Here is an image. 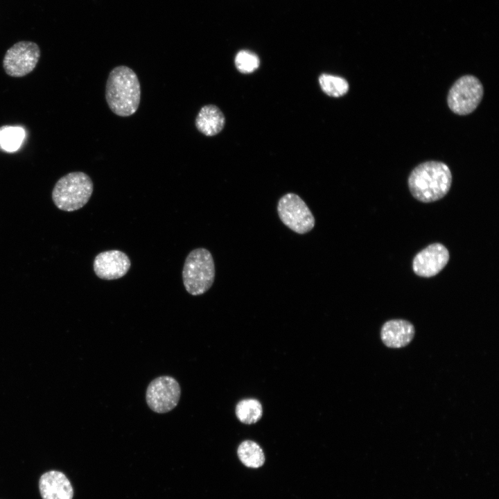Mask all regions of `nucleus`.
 <instances>
[{
  "label": "nucleus",
  "instance_id": "9b49d317",
  "mask_svg": "<svg viewBox=\"0 0 499 499\" xmlns=\"http://www.w3.org/2000/svg\"><path fill=\"white\" fill-rule=\"evenodd\" d=\"M39 489L42 499H72L73 496L69 480L59 471L43 473L39 480Z\"/></svg>",
  "mask_w": 499,
  "mask_h": 499
},
{
  "label": "nucleus",
  "instance_id": "0eeeda50",
  "mask_svg": "<svg viewBox=\"0 0 499 499\" xmlns=\"http://www.w3.org/2000/svg\"><path fill=\"white\" fill-rule=\"evenodd\" d=\"M40 58L39 46L33 42L20 41L6 52L3 67L8 76L20 78L33 71Z\"/></svg>",
  "mask_w": 499,
  "mask_h": 499
},
{
  "label": "nucleus",
  "instance_id": "f257e3e1",
  "mask_svg": "<svg viewBox=\"0 0 499 499\" xmlns=\"http://www.w3.org/2000/svg\"><path fill=\"white\" fill-rule=\"evenodd\" d=\"M105 100L116 115L130 116L139 108L141 86L136 73L124 65L114 67L109 73L105 86Z\"/></svg>",
  "mask_w": 499,
  "mask_h": 499
},
{
  "label": "nucleus",
  "instance_id": "9d476101",
  "mask_svg": "<svg viewBox=\"0 0 499 499\" xmlns=\"http://www.w3.org/2000/svg\"><path fill=\"white\" fill-rule=\"evenodd\" d=\"M131 262L122 251L112 250L99 253L94 261V270L101 279L114 280L125 276L130 268Z\"/></svg>",
  "mask_w": 499,
  "mask_h": 499
},
{
  "label": "nucleus",
  "instance_id": "a211bd4d",
  "mask_svg": "<svg viewBox=\"0 0 499 499\" xmlns=\"http://www.w3.org/2000/svg\"><path fill=\"white\" fill-rule=\"evenodd\" d=\"M234 63L236 69L240 73H250L259 68L260 60L254 53L247 50H241L236 54Z\"/></svg>",
  "mask_w": 499,
  "mask_h": 499
},
{
  "label": "nucleus",
  "instance_id": "423d86ee",
  "mask_svg": "<svg viewBox=\"0 0 499 499\" xmlns=\"http://www.w3.org/2000/svg\"><path fill=\"white\" fill-rule=\"evenodd\" d=\"M277 211L281 222L295 233L306 234L315 226L314 216L305 202L295 193L283 195L279 200Z\"/></svg>",
  "mask_w": 499,
  "mask_h": 499
},
{
  "label": "nucleus",
  "instance_id": "f03ea898",
  "mask_svg": "<svg viewBox=\"0 0 499 499\" xmlns=\"http://www.w3.org/2000/svg\"><path fill=\"white\" fill-rule=\"evenodd\" d=\"M408 187L417 200L429 203L444 198L452 184L449 167L441 161H428L417 166L408 177Z\"/></svg>",
  "mask_w": 499,
  "mask_h": 499
},
{
  "label": "nucleus",
  "instance_id": "ddd939ff",
  "mask_svg": "<svg viewBox=\"0 0 499 499\" xmlns=\"http://www.w3.org/2000/svg\"><path fill=\"white\" fill-rule=\"evenodd\" d=\"M225 124V117L215 105H204L198 113L195 125L198 130L207 137L220 133Z\"/></svg>",
  "mask_w": 499,
  "mask_h": 499
},
{
  "label": "nucleus",
  "instance_id": "20e7f679",
  "mask_svg": "<svg viewBox=\"0 0 499 499\" xmlns=\"http://www.w3.org/2000/svg\"><path fill=\"white\" fill-rule=\"evenodd\" d=\"M215 265L211 252L205 248L192 250L186 256L182 270L186 290L191 295L205 293L213 285Z\"/></svg>",
  "mask_w": 499,
  "mask_h": 499
},
{
  "label": "nucleus",
  "instance_id": "dca6fc26",
  "mask_svg": "<svg viewBox=\"0 0 499 499\" xmlns=\"http://www.w3.org/2000/svg\"><path fill=\"white\" fill-rule=\"evenodd\" d=\"M319 83L326 94L335 98L344 96L349 89V83L344 78L327 73L319 76Z\"/></svg>",
  "mask_w": 499,
  "mask_h": 499
},
{
  "label": "nucleus",
  "instance_id": "f3484780",
  "mask_svg": "<svg viewBox=\"0 0 499 499\" xmlns=\"http://www.w3.org/2000/svg\"><path fill=\"white\" fill-rule=\"evenodd\" d=\"M236 414L241 422L246 424L254 423L261 417V404L256 399L242 400L236 407Z\"/></svg>",
  "mask_w": 499,
  "mask_h": 499
},
{
  "label": "nucleus",
  "instance_id": "7ed1b4c3",
  "mask_svg": "<svg viewBox=\"0 0 499 499\" xmlns=\"http://www.w3.org/2000/svg\"><path fill=\"white\" fill-rule=\"evenodd\" d=\"M94 184L84 172H71L55 183L52 199L55 205L64 211H73L83 207L90 199Z\"/></svg>",
  "mask_w": 499,
  "mask_h": 499
},
{
  "label": "nucleus",
  "instance_id": "2eb2a0df",
  "mask_svg": "<svg viewBox=\"0 0 499 499\" xmlns=\"http://www.w3.org/2000/svg\"><path fill=\"white\" fill-rule=\"evenodd\" d=\"M26 132L19 126L3 125L0 127V150L12 152L21 146Z\"/></svg>",
  "mask_w": 499,
  "mask_h": 499
},
{
  "label": "nucleus",
  "instance_id": "6e6552de",
  "mask_svg": "<svg viewBox=\"0 0 499 499\" xmlns=\"http://www.w3.org/2000/svg\"><path fill=\"white\" fill-rule=\"evenodd\" d=\"M181 388L175 378L168 376L152 380L146 392L148 407L157 413H166L174 409L180 400Z\"/></svg>",
  "mask_w": 499,
  "mask_h": 499
},
{
  "label": "nucleus",
  "instance_id": "1a4fd4ad",
  "mask_svg": "<svg viewBox=\"0 0 499 499\" xmlns=\"http://www.w3.org/2000/svg\"><path fill=\"white\" fill-rule=\"evenodd\" d=\"M449 259L448 250L444 245L430 244L416 254L412 269L419 277H432L444 269Z\"/></svg>",
  "mask_w": 499,
  "mask_h": 499
},
{
  "label": "nucleus",
  "instance_id": "f8f14e48",
  "mask_svg": "<svg viewBox=\"0 0 499 499\" xmlns=\"http://www.w3.org/2000/svg\"><path fill=\"white\" fill-rule=\"evenodd\" d=\"M414 334L413 324L402 319L387 321L380 330V338L383 344L394 349L407 346L414 338Z\"/></svg>",
  "mask_w": 499,
  "mask_h": 499
},
{
  "label": "nucleus",
  "instance_id": "4468645a",
  "mask_svg": "<svg viewBox=\"0 0 499 499\" xmlns=\"http://www.w3.org/2000/svg\"><path fill=\"white\" fill-rule=\"evenodd\" d=\"M240 461L244 466L257 469L265 463V455L261 446L252 440H245L240 443L237 449Z\"/></svg>",
  "mask_w": 499,
  "mask_h": 499
},
{
  "label": "nucleus",
  "instance_id": "39448f33",
  "mask_svg": "<svg viewBox=\"0 0 499 499\" xmlns=\"http://www.w3.org/2000/svg\"><path fill=\"white\" fill-rule=\"evenodd\" d=\"M484 89L480 80L472 75L458 78L450 88L447 103L450 110L459 116L472 113L480 103Z\"/></svg>",
  "mask_w": 499,
  "mask_h": 499
}]
</instances>
